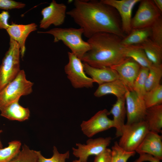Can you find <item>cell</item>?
Here are the masks:
<instances>
[{
	"mask_svg": "<svg viewBox=\"0 0 162 162\" xmlns=\"http://www.w3.org/2000/svg\"><path fill=\"white\" fill-rule=\"evenodd\" d=\"M74 7L66 12L83 31L88 38L99 32L116 35L123 38V32L119 16L113 8L100 0H75Z\"/></svg>",
	"mask_w": 162,
	"mask_h": 162,
	"instance_id": "cell-1",
	"label": "cell"
},
{
	"mask_svg": "<svg viewBox=\"0 0 162 162\" xmlns=\"http://www.w3.org/2000/svg\"><path fill=\"white\" fill-rule=\"evenodd\" d=\"M122 38L112 33H97L88 38L90 50L81 60L97 68H110L123 61L127 58L123 53Z\"/></svg>",
	"mask_w": 162,
	"mask_h": 162,
	"instance_id": "cell-2",
	"label": "cell"
},
{
	"mask_svg": "<svg viewBox=\"0 0 162 162\" xmlns=\"http://www.w3.org/2000/svg\"><path fill=\"white\" fill-rule=\"evenodd\" d=\"M38 33L52 35L54 42L62 41L72 53L80 59L91 48L89 44L82 39L83 31L80 28H56L45 32L38 31Z\"/></svg>",
	"mask_w": 162,
	"mask_h": 162,
	"instance_id": "cell-3",
	"label": "cell"
},
{
	"mask_svg": "<svg viewBox=\"0 0 162 162\" xmlns=\"http://www.w3.org/2000/svg\"><path fill=\"white\" fill-rule=\"evenodd\" d=\"M9 46L0 65V92L16 78L21 70L20 46L11 38Z\"/></svg>",
	"mask_w": 162,
	"mask_h": 162,
	"instance_id": "cell-4",
	"label": "cell"
},
{
	"mask_svg": "<svg viewBox=\"0 0 162 162\" xmlns=\"http://www.w3.org/2000/svg\"><path fill=\"white\" fill-rule=\"evenodd\" d=\"M33 84L27 79L24 70H21L16 78L0 92V111L19 100L22 96L30 94L33 91Z\"/></svg>",
	"mask_w": 162,
	"mask_h": 162,
	"instance_id": "cell-5",
	"label": "cell"
},
{
	"mask_svg": "<svg viewBox=\"0 0 162 162\" xmlns=\"http://www.w3.org/2000/svg\"><path fill=\"white\" fill-rule=\"evenodd\" d=\"M149 131L145 121L125 124L118 144L126 151L135 152Z\"/></svg>",
	"mask_w": 162,
	"mask_h": 162,
	"instance_id": "cell-6",
	"label": "cell"
},
{
	"mask_svg": "<svg viewBox=\"0 0 162 162\" xmlns=\"http://www.w3.org/2000/svg\"><path fill=\"white\" fill-rule=\"evenodd\" d=\"M68 55L69 61L64 70L73 87L76 88L92 87L94 82L86 75L81 60L71 52H68Z\"/></svg>",
	"mask_w": 162,
	"mask_h": 162,
	"instance_id": "cell-7",
	"label": "cell"
},
{
	"mask_svg": "<svg viewBox=\"0 0 162 162\" xmlns=\"http://www.w3.org/2000/svg\"><path fill=\"white\" fill-rule=\"evenodd\" d=\"M140 2L137 11L132 18V29L150 27L162 16V13L157 8L153 0H141Z\"/></svg>",
	"mask_w": 162,
	"mask_h": 162,
	"instance_id": "cell-8",
	"label": "cell"
},
{
	"mask_svg": "<svg viewBox=\"0 0 162 162\" xmlns=\"http://www.w3.org/2000/svg\"><path fill=\"white\" fill-rule=\"evenodd\" d=\"M112 140L110 137L90 138L86 144L76 143V148H72L73 154L82 162H88L89 157L97 155L104 151L110 144Z\"/></svg>",
	"mask_w": 162,
	"mask_h": 162,
	"instance_id": "cell-9",
	"label": "cell"
},
{
	"mask_svg": "<svg viewBox=\"0 0 162 162\" xmlns=\"http://www.w3.org/2000/svg\"><path fill=\"white\" fill-rule=\"evenodd\" d=\"M109 111L106 109L100 110L87 121H83L80 124L83 133L88 138L97 134L114 127L112 120L109 118Z\"/></svg>",
	"mask_w": 162,
	"mask_h": 162,
	"instance_id": "cell-10",
	"label": "cell"
},
{
	"mask_svg": "<svg viewBox=\"0 0 162 162\" xmlns=\"http://www.w3.org/2000/svg\"><path fill=\"white\" fill-rule=\"evenodd\" d=\"M66 9L67 6L64 4L58 3L52 0L49 6L41 11L42 18L40 22V28L46 29L51 25L56 26L62 25L65 21Z\"/></svg>",
	"mask_w": 162,
	"mask_h": 162,
	"instance_id": "cell-11",
	"label": "cell"
},
{
	"mask_svg": "<svg viewBox=\"0 0 162 162\" xmlns=\"http://www.w3.org/2000/svg\"><path fill=\"white\" fill-rule=\"evenodd\" d=\"M126 107V124L144 121L147 108L143 99L128 89L124 95Z\"/></svg>",
	"mask_w": 162,
	"mask_h": 162,
	"instance_id": "cell-12",
	"label": "cell"
},
{
	"mask_svg": "<svg viewBox=\"0 0 162 162\" xmlns=\"http://www.w3.org/2000/svg\"><path fill=\"white\" fill-rule=\"evenodd\" d=\"M140 0H101L103 3L115 8L120 18L123 32L127 35L132 30L131 22L132 13L135 4Z\"/></svg>",
	"mask_w": 162,
	"mask_h": 162,
	"instance_id": "cell-13",
	"label": "cell"
},
{
	"mask_svg": "<svg viewBox=\"0 0 162 162\" xmlns=\"http://www.w3.org/2000/svg\"><path fill=\"white\" fill-rule=\"evenodd\" d=\"M140 68L137 63L130 58H127L119 64L110 67L117 72L119 79L130 91H133L134 83Z\"/></svg>",
	"mask_w": 162,
	"mask_h": 162,
	"instance_id": "cell-14",
	"label": "cell"
},
{
	"mask_svg": "<svg viewBox=\"0 0 162 162\" xmlns=\"http://www.w3.org/2000/svg\"><path fill=\"white\" fill-rule=\"evenodd\" d=\"M135 152L139 154H148L160 160H162V136L157 133L149 131Z\"/></svg>",
	"mask_w": 162,
	"mask_h": 162,
	"instance_id": "cell-15",
	"label": "cell"
},
{
	"mask_svg": "<svg viewBox=\"0 0 162 162\" xmlns=\"http://www.w3.org/2000/svg\"><path fill=\"white\" fill-rule=\"evenodd\" d=\"M37 25L34 23L28 24H17L12 23L6 31L11 38L18 44L20 49L21 58H22L26 51V41L29 34L36 30Z\"/></svg>",
	"mask_w": 162,
	"mask_h": 162,
	"instance_id": "cell-16",
	"label": "cell"
},
{
	"mask_svg": "<svg viewBox=\"0 0 162 162\" xmlns=\"http://www.w3.org/2000/svg\"><path fill=\"white\" fill-rule=\"evenodd\" d=\"M83 64L86 74L90 76L94 82L99 85L119 79L117 72L110 68H97L86 63Z\"/></svg>",
	"mask_w": 162,
	"mask_h": 162,
	"instance_id": "cell-17",
	"label": "cell"
},
{
	"mask_svg": "<svg viewBox=\"0 0 162 162\" xmlns=\"http://www.w3.org/2000/svg\"><path fill=\"white\" fill-rule=\"evenodd\" d=\"M19 100L14 101L2 109L0 111L1 115L11 120L23 122L28 119L30 116L29 110L20 105Z\"/></svg>",
	"mask_w": 162,
	"mask_h": 162,
	"instance_id": "cell-18",
	"label": "cell"
},
{
	"mask_svg": "<svg viewBox=\"0 0 162 162\" xmlns=\"http://www.w3.org/2000/svg\"><path fill=\"white\" fill-rule=\"evenodd\" d=\"M125 104L124 97L117 98L116 102L109 111L110 114H112L113 117L114 128L116 129V135L117 137L121 136L122 129L125 124L124 121L126 116Z\"/></svg>",
	"mask_w": 162,
	"mask_h": 162,
	"instance_id": "cell-19",
	"label": "cell"
},
{
	"mask_svg": "<svg viewBox=\"0 0 162 162\" xmlns=\"http://www.w3.org/2000/svg\"><path fill=\"white\" fill-rule=\"evenodd\" d=\"M94 93L97 97H100L108 94H112L117 98L124 97L128 89L119 79L99 85Z\"/></svg>",
	"mask_w": 162,
	"mask_h": 162,
	"instance_id": "cell-20",
	"label": "cell"
},
{
	"mask_svg": "<svg viewBox=\"0 0 162 162\" xmlns=\"http://www.w3.org/2000/svg\"><path fill=\"white\" fill-rule=\"evenodd\" d=\"M122 50L127 58H132L140 67L149 69L153 65L147 58L144 50L139 45H122Z\"/></svg>",
	"mask_w": 162,
	"mask_h": 162,
	"instance_id": "cell-21",
	"label": "cell"
},
{
	"mask_svg": "<svg viewBox=\"0 0 162 162\" xmlns=\"http://www.w3.org/2000/svg\"><path fill=\"white\" fill-rule=\"evenodd\" d=\"M144 121L149 131L158 133L162 130V104L147 109Z\"/></svg>",
	"mask_w": 162,
	"mask_h": 162,
	"instance_id": "cell-22",
	"label": "cell"
},
{
	"mask_svg": "<svg viewBox=\"0 0 162 162\" xmlns=\"http://www.w3.org/2000/svg\"><path fill=\"white\" fill-rule=\"evenodd\" d=\"M139 45L153 65H162V47L155 43L150 38Z\"/></svg>",
	"mask_w": 162,
	"mask_h": 162,
	"instance_id": "cell-23",
	"label": "cell"
},
{
	"mask_svg": "<svg viewBox=\"0 0 162 162\" xmlns=\"http://www.w3.org/2000/svg\"><path fill=\"white\" fill-rule=\"evenodd\" d=\"M150 27L132 29L129 34L122 38L121 44L123 46L140 45L150 38Z\"/></svg>",
	"mask_w": 162,
	"mask_h": 162,
	"instance_id": "cell-24",
	"label": "cell"
},
{
	"mask_svg": "<svg viewBox=\"0 0 162 162\" xmlns=\"http://www.w3.org/2000/svg\"><path fill=\"white\" fill-rule=\"evenodd\" d=\"M21 146L20 141L13 140L7 147L0 148V162H10L20 152Z\"/></svg>",
	"mask_w": 162,
	"mask_h": 162,
	"instance_id": "cell-25",
	"label": "cell"
},
{
	"mask_svg": "<svg viewBox=\"0 0 162 162\" xmlns=\"http://www.w3.org/2000/svg\"><path fill=\"white\" fill-rule=\"evenodd\" d=\"M143 99L147 109L162 104V85L160 84L150 90L146 92Z\"/></svg>",
	"mask_w": 162,
	"mask_h": 162,
	"instance_id": "cell-26",
	"label": "cell"
},
{
	"mask_svg": "<svg viewBox=\"0 0 162 162\" xmlns=\"http://www.w3.org/2000/svg\"><path fill=\"white\" fill-rule=\"evenodd\" d=\"M162 77V65H153L149 69L146 83V92L155 88L160 84Z\"/></svg>",
	"mask_w": 162,
	"mask_h": 162,
	"instance_id": "cell-27",
	"label": "cell"
},
{
	"mask_svg": "<svg viewBox=\"0 0 162 162\" xmlns=\"http://www.w3.org/2000/svg\"><path fill=\"white\" fill-rule=\"evenodd\" d=\"M148 70V68L141 67L134 83L133 91L142 99L146 92L145 86Z\"/></svg>",
	"mask_w": 162,
	"mask_h": 162,
	"instance_id": "cell-28",
	"label": "cell"
},
{
	"mask_svg": "<svg viewBox=\"0 0 162 162\" xmlns=\"http://www.w3.org/2000/svg\"><path fill=\"white\" fill-rule=\"evenodd\" d=\"M10 162H38L37 152L24 144L18 154Z\"/></svg>",
	"mask_w": 162,
	"mask_h": 162,
	"instance_id": "cell-29",
	"label": "cell"
},
{
	"mask_svg": "<svg viewBox=\"0 0 162 162\" xmlns=\"http://www.w3.org/2000/svg\"><path fill=\"white\" fill-rule=\"evenodd\" d=\"M112 158L111 162H127L128 159L134 156L136 152H128L121 148L118 142H115L111 148Z\"/></svg>",
	"mask_w": 162,
	"mask_h": 162,
	"instance_id": "cell-30",
	"label": "cell"
},
{
	"mask_svg": "<svg viewBox=\"0 0 162 162\" xmlns=\"http://www.w3.org/2000/svg\"><path fill=\"white\" fill-rule=\"evenodd\" d=\"M53 155L49 158L44 157L40 151H36L38 156V162H66V160L70 157V152L67 151L64 153H60L57 148L55 146L53 147Z\"/></svg>",
	"mask_w": 162,
	"mask_h": 162,
	"instance_id": "cell-31",
	"label": "cell"
},
{
	"mask_svg": "<svg viewBox=\"0 0 162 162\" xmlns=\"http://www.w3.org/2000/svg\"><path fill=\"white\" fill-rule=\"evenodd\" d=\"M150 28L151 35L150 38L155 43L162 47V16L153 23Z\"/></svg>",
	"mask_w": 162,
	"mask_h": 162,
	"instance_id": "cell-32",
	"label": "cell"
},
{
	"mask_svg": "<svg viewBox=\"0 0 162 162\" xmlns=\"http://www.w3.org/2000/svg\"><path fill=\"white\" fill-rule=\"evenodd\" d=\"M25 3L13 0H0V9L6 10L24 8Z\"/></svg>",
	"mask_w": 162,
	"mask_h": 162,
	"instance_id": "cell-33",
	"label": "cell"
},
{
	"mask_svg": "<svg viewBox=\"0 0 162 162\" xmlns=\"http://www.w3.org/2000/svg\"><path fill=\"white\" fill-rule=\"evenodd\" d=\"M112 158V150L107 148L101 153L95 156L93 162H111Z\"/></svg>",
	"mask_w": 162,
	"mask_h": 162,
	"instance_id": "cell-34",
	"label": "cell"
},
{
	"mask_svg": "<svg viewBox=\"0 0 162 162\" xmlns=\"http://www.w3.org/2000/svg\"><path fill=\"white\" fill-rule=\"evenodd\" d=\"M10 15L8 11H3L0 13V29H7L10 25L8 23Z\"/></svg>",
	"mask_w": 162,
	"mask_h": 162,
	"instance_id": "cell-35",
	"label": "cell"
},
{
	"mask_svg": "<svg viewBox=\"0 0 162 162\" xmlns=\"http://www.w3.org/2000/svg\"><path fill=\"white\" fill-rule=\"evenodd\" d=\"M160 160L153 156L146 154H140L139 157L134 162H143L148 161L150 162H160Z\"/></svg>",
	"mask_w": 162,
	"mask_h": 162,
	"instance_id": "cell-36",
	"label": "cell"
},
{
	"mask_svg": "<svg viewBox=\"0 0 162 162\" xmlns=\"http://www.w3.org/2000/svg\"><path fill=\"white\" fill-rule=\"evenodd\" d=\"M155 5L160 11L162 12V0H153Z\"/></svg>",
	"mask_w": 162,
	"mask_h": 162,
	"instance_id": "cell-37",
	"label": "cell"
},
{
	"mask_svg": "<svg viewBox=\"0 0 162 162\" xmlns=\"http://www.w3.org/2000/svg\"><path fill=\"white\" fill-rule=\"evenodd\" d=\"M2 132V130H0V134ZM2 147H3V145L0 140V148H2Z\"/></svg>",
	"mask_w": 162,
	"mask_h": 162,
	"instance_id": "cell-38",
	"label": "cell"
},
{
	"mask_svg": "<svg viewBox=\"0 0 162 162\" xmlns=\"http://www.w3.org/2000/svg\"><path fill=\"white\" fill-rule=\"evenodd\" d=\"M72 162H82L80 160H73Z\"/></svg>",
	"mask_w": 162,
	"mask_h": 162,
	"instance_id": "cell-39",
	"label": "cell"
}]
</instances>
